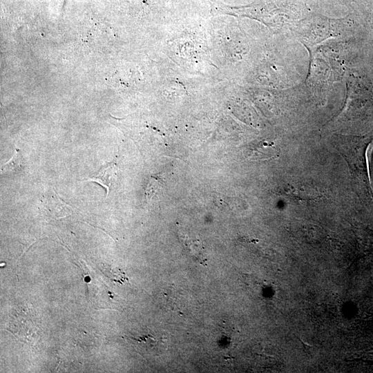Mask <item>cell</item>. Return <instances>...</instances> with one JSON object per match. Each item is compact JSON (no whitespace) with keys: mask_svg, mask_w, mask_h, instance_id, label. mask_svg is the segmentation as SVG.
I'll return each mask as SVG.
<instances>
[{"mask_svg":"<svg viewBox=\"0 0 373 373\" xmlns=\"http://www.w3.org/2000/svg\"><path fill=\"white\" fill-rule=\"evenodd\" d=\"M343 19H329L318 14L311 15L298 23L296 35L303 44L308 48L340 34Z\"/></svg>","mask_w":373,"mask_h":373,"instance_id":"obj_4","label":"cell"},{"mask_svg":"<svg viewBox=\"0 0 373 373\" xmlns=\"http://www.w3.org/2000/svg\"><path fill=\"white\" fill-rule=\"evenodd\" d=\"M162 180L159 177L153 176L150 180L147 189L146 191L147 199L149 200L152 195H154L156 191L159 190L160 185L161 184Z\"/></svg>","mask_w":373,"mask_h":373,"instance_id":"obj_9","label":"cell"},{"mask_svg":"<svg viewBox=\"0 0 373 373\" xmlns=\"http://www.w3.org/2000/svg\"><path fill=\"white\" fill-rule=\"evenodd\" d=\"M333 144L349 166L355 193L365 204L373 207L367 157L369 151L373 147V135H337Z\"/></svg>","mask_w":373,"mask_h":373,"instance_id":"obj_1","label":"cell"},{"mask_svg":"<svg viewBox=\"0 0 373 373\" xmlns=\"http://www.w3.org/2000/svg\"><path fill=\"white\" fill-rule=\"evenodd\" d=\"M346 97L344 106L336 119H365L373 113V84L365 76L350 75L345 83Z\"/></svg>","mask_w":373,"mask_h":373,"instance_id":"obj_2","label":"cell"},{"mask_svg":"<svg viewBox=\"0 0 373 373\" xmlns=\"http://www.w3.org/2000/svg\"><path fill=\"white\" fill-rule=\"evenodd\" d=\"M280 194L294 202H315L322 197L316 188L299 183L286 184L280 189Z\"/></svg>","mask_w":373,"mask_h":373,"instance_id":"obj_5","label":"cell"},{"mask_svg":"<svg viewBox=\"0 0 373 373\" xmlns=\"http://www.w3.org/2000/svg\"><path fill=\"white\" fill-rule=\"evenodd\" d=\"M372 23H373V14H372Z\"/></svg>","mask_w":373,"mask_h":373,"instance_id":"obj_10","label":"cell"},{"mask_svg":"<svg viewBox=\"0 0 373 373\" xmlns=\"http://www.w3.org/2000/svg\"><path fill=\"white\" fill-rule=\"evenodd\" d=\"M117 171V166L115 162L108 163L101 167L99 171L86 180L87 182H95L99 184L106 189V198L110 191L111 186L114 182Z\"/></svg>","mask_w":373,"mask_h":373,"instance_id":"obj_6","label":"cell"},{"mask_svg":"<svg viewBox=\"0 0 373 373\" xmlns=\"http://www.w3.org/2000/svg\"><path fill=\"white\" fill-rule=\"evenodd\" d=\"M23 166V158L20 151L15 147L12 157L1 167V174H11L19 172Z\"/></svg>","mask_w":373,"mask_h":373,"instance_id":"obj_8","label":"cell"},{"mask_svg":"<svg viewBox=\"0 0 373 373\" xmlns=\"http://www.w3.org/2000/svg\"><path fill=\"white\" fill-rule=\"evenodd\" d=\"M278 149L273 142H261L253 146L249 155L254 159L267 160L275 158L278 155Z\"/></svg>","mask_w":373,"mask_h":373,"instance_id":"obj_7","label":"cell"},{"mask_svg":"<svg viewBox=\"0 0 373 373\" xmlns=\"http://www.w3.org/2000/svg\"><path fill=\"white\" fill-rule=\"evenodd\" d=\"M300 10L297 6L274 2H262L241 8H231V15L256 19L271 29L279 30L296 21Z\"/></svg>","mask_w":373,"mask_h":373,"instance_id":"obj_3","label":"cell"}]
</instances>
